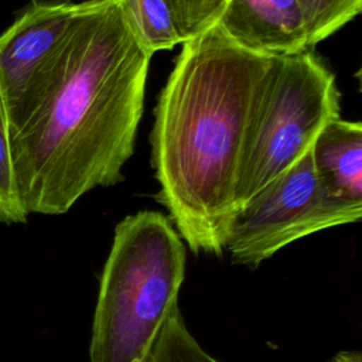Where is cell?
<instances>
[{"label":"cell","instance_id":"10","mask_svg":"<svg viewBox=\"0 0 362 362\" xmlns=\"http://www.w3.org/2000/svg\"><path fill=\"white\" fill-rule=\"evenodd\" d=\"M308 28L313 49L335 31L354 20L362 10V0H297Z\"/></svg>","mask_w":362,"mask_h":362},{"label":"cell","instance_id":"1","mask_svg":"<svg viewBox=\"0 0 362 362\" xmlns=\"http://www.w3.org/2000/svg\"><path fill=\"white\" fill-rule=\"evenodd\" d=\"M151 57L117 0L79 3L10 132L28 214H65L86 192L123 181Z\"/></svg>","mask_w":362,"mask_h":362},{"label":"cell","instance_id":"8","mask_svg":"<svg viewBox=\"0 0 362 362\" xmlns=\"http://www.w3.org/2000/svg\"><path fill=\"white\" fill-rule=\"evenodd\" d=\"M315 174L335 197L362 205V124L337 117L311 147Z\"/></svg>","mask_w":362,"mask_h":362},{"label":"cell","instance_id":"9","mask_svg":"<svg viewBox=\"0 0 362 362\" xmlns=\"http://www.w3.org/2000/svg\"><path fill=\"white\" fill-rule=\"evenodd\" d=\"M137 41L151 55L182 44L175 17L165 0H117Z\"/></svg>","mask_w":362,"mask_h":362},{"label":"cell","instance_id":"4","mask_svg":"<svg viewBox=\"0 0 362 362\" xmlns=\"http://www.w3.org/2000/svg\"><path fill=\"white\" fill-rule=\"evenodd\" d=\"M334 74L311 49L277 58L255 106L238 178L239 211L341 117Z\"/></svg>","mask_w":362,"mask_h":362},{"label":"cell","instance_id":"7","mask_svg":"<svg viewBox=\"0 0 362 362\" xmlns=\"http://www.w3.org/2000/svg\"><path fill=\"white\" fill-rule=\"evenodd\" d=\"M216 25L238 47L267 58L308 51V28L297 0H228Z\"/></svg>","mask_w":362,"mask_h":362},{"label":"cell","instance_id":"6","mask_svg":"<svg viewBox=\"0 0 362 362\" xmlns=\"http://www.w3.org/2000/svg\"><path fill=\"white\" fill-rule=\"evenodd\" d=\"M79 3L33 0L0 35V100L8 132L38 75L65 37Z\"/></svg>","mask_w":362,"mask_h":362},{"label":"cell","instance_id":"5","mask_svg":"<svg viewBox=\"0 0 362 362\" xmlns=\"http://www.w3.org/2000/svg\"><path fill=\"white\" fill-rule=\"evenodd\" d=\"M362 205L332 195L315 174L311 148L260 189L236 215L225 249L256 269L287 245L332 226L358 222Z\"/></svg>","mask_w":362,"mask_h":362},{"label":"cell","instance_id":"3","mask_svg":"<svg viewBox=\"0 0 362 362\" xmlns=\"http://www.w3.org/2000/svg\"><path fill=\"white\" fill-rule=\"evenodd\" d=\"M185 246L168 216L139 211L115 228L102 269L89 362H148L185 277Z\"/></svg>","mask_w":362,"mask_h":362},{"label":"cell","instance_id":"12","mask_svg":"<svg viewBox=\"0 0 362 362\" xmlns=\"http://www.w3.org/2000/svg\"><path fill=\"white\" fill-rule=\"evenodd\" d=\"M28 215L17 187L10 148V132L6 112L0 100V222L8 225L24 223Z\"/></svg>","mask_w":362,"mask_h":362},{"label":"cell","instance_id":"11","mask_svg":"<svg viewBox=\"0 0 362 362\" xmlns=\"http://www.w3.org/2000/svg\"><path fill=\"white\" fill-rule=\"evenodd\" d=\"M148 362H219L188 331L180 307L165 322Z\"/></svg>","mask_w":362,"mask_h":362},{"label":"cell","instance_id":"13","mask_svg":"<svg viewBox=\"0 0 362 362\" xmlns=\"http://www.w3.org/2000/svg\"><path fill=\"white\" fill-rule=\"evenodd\" d=\"M170 6L182 42L216 24L228 0H165Z\"/></svg>","mask_w":362,"mask_h":362},{"label":"cell","instance_id":"2","mask_svg":"<svg viewBox=\"0 0 362 362\" xmlns=\"http://www.w3.org/2000/svg\"><path fill=\"white\" fill-rule=\"evenodd\" d=\"M276 61L238 47L215 24L182 42L158 95L150 133L156 199L194 253L225 250L247 127Z\"/></svg>","mask_w":362,"mask_h":362},{"label":"cell","instance_id":"14","mask_svg":"<svg viewBox=\"0 0 362 362\" xmlns=\"http://www.w3.org/2000/svg\"><path fill=\"white\" fill-rule=\"evenodd\" d=\"M331 362H362V355L358 351H341Z\"/></svg>","mask_w":362,"mask_h":362}]
</instances>
